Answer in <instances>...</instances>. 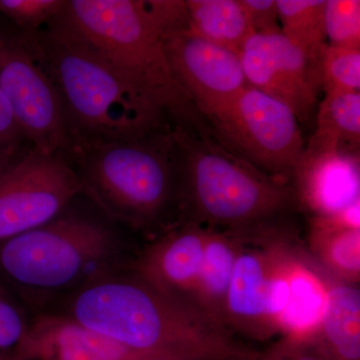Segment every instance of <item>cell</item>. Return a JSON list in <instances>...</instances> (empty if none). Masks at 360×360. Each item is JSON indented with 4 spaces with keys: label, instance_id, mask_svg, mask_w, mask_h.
<instances>
[{
    "label": "cell",
    "instance_id": "obj_27",
    "mask_svg": "<svg viewBox=\"0 0 360 360\" xmlns=\"http://www.w3.org/2000/svg\"><path fill=\"white\" fill-rule=\"evenodd\" d=\"M255 33L281 32L276 0H240Z\"/></svg>",
    "mask_w": 360,
    "mask_h": 360
},
{
    "label": "cell",
    "instance_id": "obj_13",
    "mask_svg": "<svg viewBox=\"0 0 360 360\" xmlns=\"http://www.w3.org/2000/svg\"><path fill=\"white\" fill-rule=\"evenodd\" d=\"M15 354L23 360H186L134 349L60 316L28 326Z\"/></svg>",
    "mask_w": 360,
    "mask_h": 360
},
{
    "label": "cell",
    "instance_id": "obj_7",
    "mask_svg": "<svg viewBox=\"0 0 360 360\" xmlns=\"http://www.w3.org/2000/svg\"><path fill=\"white\" fill-rule=\"evenodd\" d=\"M296 246L276 232L248 231L225 303L229 333L255 340L277 335L288 296V274Z\"/></svg>",
    "mask_w": 360,
    "mask_h": 360
},
{
    "label": "cell",
    "instance_id": "obj_21",
    "mask_svg": "<svg viewBox=\"0 0 360 360\" xmlns=\"http://www.w3.org/2000/svg\"><path fill=\"white\" fill-rule=\"evenodd\" d=\"M359 91L326 92L317 111L316 130L307 146L359 155Z\"/></svg>",
    "mask_w": 360,
    "mask_h": 360
},
{
    "label": "cell",
    "instance_id": "obj_10",
    "mask_svg": "<svg viewBox=\"0 0 360 360\" xmlns=\"http://www.w3.org/2000/svg\"><path fill=\"white\" fill-rule=\"evenodd\" d=\"M84 186L63 155L30 150L0 179V241L56 219Z\"/></svg>",
    "mask_w": 360,
    "mask_h": 360
},
{
    "label": "cell",
    "instance_id": "obj_11",
    "mask_svg": "<svg viewBox=\"0 0 360 360\" xmlns=\"http://www.w3.org/2000/svg\"><path fill=\"white\" fill-rule=\"evenodd\" d=\"M248 84L309 117L321 87V61L281 32L253 33L238 52Z\"/></svg>",
    "mask_w": 360,
    "mask_h": 360
},
{
    "label": "cell",
    "instance_id": "obj_28",
    "mask_svg": "<svg viewBox=\"0 0 360 360\" xmlns=\"http://www.w3.org/2000/svg\"><path fill=\"white\" fill-rule=\"evenodd\" d=\"M25 141L7 101L0 89V155L20 158L21 142Z\"/></svg>",
    "mask_w": 360,
    "mask_h": 360
},
{
    "label": "cell",
    "instance_id": "obj_20",
    "mask_svg": "<svg viewBox=\"0 0 360 360\" xmlns=\"http://www.w3.org/2000/svg\"><path fill=\"white\" fill-rule=\"evenodd\" d=\"M189 30L207 40L238 53L255 33L240 0H187Z\"/></svg>",
    "mask_w": 360,
    "mask_h": 360
},
{
    "label": "cell",
    "instance_id": "obj_17",
    "mask_svg": "<svg viewBox=\"0 0 360 360\" xmlns=\"http://www.w3.org/2000/svg\"><path fill=\"white\" fill-rule=\"evenodd\" d=\"M248 231L210 229L200 272L188 298V305L224 328L227 293Z\"/></svg>",
    "mask_w": 360,
    "mask_h": 360
},
{
    "label": "cell",
    "instance_id": "obj_24",
    "mask_svg": "<svg viewBox=\"0 0 360 360\" xmlns=\"http://www.w3.org/2000/svg\"><path fill=\"white\" fill-rule=\"evenodd\" d=\"M323 20L328 44L360 49L359 0H326Z\"/></svg>",
    "mask_w": 360,
    "mask_h": 360
},
{
    "label": "cell",
    "instance_id": "obj_9",
    "mask_svg": "<svg viewBox=\"0 0 360 360\" xmlns=\"http://www.w3.org/2000/svg\"><path fill=\"white\" fill-rule=\"evenodd\" d=\"M0 89L32 150L63 155L70 141L65 105L28 33L0 37Z\"/></svg>",
    "mask_w": 360,
    "mask_h": 360
},
{
    "label": "cell",
    "instance_id": "obj_25",
    "mask_svg": "<svg viewBox=\"0 0 360 360\" xmlns=\"http://www.w3.org/2000/svg\"><path fill=\"white\" fill-rule=\"evenodd\" d=\"M60 0H0V13L13 20L26 33L37 32L49 25L65 8Z\"/></svg>",
    "mask_w": 360,
    "mask_h": 360
},
{
    "label": "cell",
    "instance_id": "obj_26",
    "mask_svg": "<svg viewBox=\"0 0 360 360\" xmlns=\"http://www.w3.org/2000/svg\"><path fill=\"white\" fill-rule=\"evenodd\" d=\"M27 329L20 310L0 286V352L6 354H15Z\"/></svg>",
    "mask_w": 360,
    "mask_h": 360
},
{
    "label": "cell",
    "instance_id": "obj_1",
    "mask_svg": "<svg viewBox=\"0 0 360 360\" xmlns=\"http://www.w3.org/2000/svg\"><path fill=\"white\" fill-rule=\"evenodd\" d=\"M70 319L122 345L186 360H251L255 352L193 307L139 276H97L70 304Z\"/></svg>",
    "mask_w": 360,
    "mask_h": 360
},
{
    "label": "cell",
    "instance_id": "obj_3",
    "mask_svg": "<svg viewBox=\"0 0 360 360\" xmlns=\"http://www.w3.org/2000/svg\"><path fill=\"white\" fill-rule=\"evenodd\" d=\"M65 156L75 163L84 193L134 226L160 219L179 194L181 148L177 124L135 139L70 137Z\"/></svg>",
    "mask_w": 360,
    "mask_h": 360
},
{
    "label": "cell",
    "instance_id": "obj_16",
    "mask_svg": "<svg viewBox=\"0 0 360 360\" xmlns=\"http://www.w3.org/2000/svg\"><path fill=\"white\" fill-rule=\"evenodd\" d=\"M328 300L326 274L311 255L296 248L288 274V296L277 321V335L309 340L316 333Z\"/></svg>",
    "mask_w": 360,
    "mask_h": 360
},
{
    "label": "cell",
    "instance_id": "obj_32",
    "mask_svg": "<svg viewBox=\"0 0 360 360\" xmlns=\"http://www.w3.org/2000/svg\"><path fill=\"white\" fill-rule=\"evenodd\" d=\"M0 360H23L22 359H20L18 355H16L15 354H7L4 355V356H0Z\"/></svg>",
    "mask_w": 360,
    "mask_h": 360
},
{
    "label": "cell",
    "instance_id": "obj_15",
    "mask_svg": "<svg viewBox=\"0 0 360 360\" xmlns=\"http://www.w3.org/2000/svg\"><path fill=\"white\" fill-rule=\"evenodd\" d=\"M359 158L338 149L303 148L292 177L295 196L314 217L360 202Z\"/></svg>",
    "mask_w": 360,
    "mask_h": 360
},
{
    "label": "cell",
    "instance_id": "obj_23",
    "mask_svg": "<svg viewBox=\"0 0 360 360\" xmlns=\"http://www.w3.org/2000/svg\"><path fill=\"white\" fill-rule=\"evenodd\" d=\"M321 79L326 92L359 91L360 49L326 44L321 56Z\"/></svg>",
    "mask_w": 360,
    "mask_h": 360
},
{
    "label": "cell",
    "instance_id": "obj_22",
    "mask_svg": "<svg viewBox=\"0 0 360 360\" xmlns=\"http://www.w3.org/2000/svg\"><path fill=\"white\" fill-rule=\"evenodd\" d=\"M281 33L314 59L326 47V0H276Z\"/></svg>",
    "mask_w": 360,
    "mask_h": 360
},
{
    "label": "cell",
    "instance_id": "obj_4",
    "mask_svg": "<svg viewBox=\"0 0 360 360\" xmlns=\"http://www.w3.org/2000/svg\"><path fill=\"white\" fill-rule=\"evenodd\" d=\"M61 15L132 84L176 122L193 120V101L168 60V0H71Z\"/></svg>",
    "mask_w": 360,
    "mask_h": 360
},
{
    "label": "cell",
    "instance_id": "obj_33",
    "mask_svg": "<svg viewBox=\"0 0 360 360\" xmlns=\"http://www.w3.org/2000/svg\"><path fill=\"white\" fill-rule=\"evenodd\" d=\"M4 355H7V354H2V352H0V356H4Z\"/></svg>",
    "mask_w": 360,
    "mask_h": 360
},
{
    "label": "cell",
    "instance_id": "obj_14",
    "mask_svg": "<svg viewBox=\"0 0 360 360\" xmlns=\"http://www.w3.org/2000/svg\"><path fill=\"white\" fill-rule=\"evenodd\" d=\"M210 231V227L188 221L168 232L134 262V274L162 295L188 305Z\"/></svg>",
    "mask_w": 360,
    "mask_h": 360
},
{
    "label": "cell",
    "instance_id": "obj_31",
    "mask_svg": "<svg viewBox=\"0 0 360 360\" xmlns=\"http://www.w3.org/2000/svg\"><path fill=\"white\" fill-rule=\"evenodd\" d=\"M251 360H276L274 359V357L270 355L269 352H257V354H255V356L251 359Z\"/></svg>",
    "mask_w": 360,
    "mask_h": 360
},
{
    "label": "cell",
    "instance_id": "obj_5",
    "mask_svg": "<svg viewBox=\"0 0 360 360\" xmlns=\"http://www.w3.org/2000/svg\"><path fill=\"white\" fill-rule=\"evenodd\" d=\"M181 148L179 193L193 212V222L245 231L284 212L295 198L286 181L260 174L186 124L177 125Z\"/></svg>",
    "mask_w": 360,
    "mask_h": 360
},
{
    "label": "cell",
    "instance_id": "obj_19",
    "mask_svg": "<svg viewBox=\"0 0 360 360\" xmlns=\"http://www.w3.org/2000/svg\"><path fill=\"white\" fill-rule=\"evenodd\" d=\"M309 243L312 259L328 276L359 285L360 229L341 226L328 217H314Z\"/></svg>",
    "mask_w": 360,
    "mask_h": 360
},
{
    "label": "cell",
    "instance_id": "obj_8",
    "mask_svg": "<svg viewBox=\"0 0 360 360\" xmlns=\"http://www.w3.org/2000/svg\"><path fill=\"white\" fill-rule=\"evenodd\" d=\"M208 118L224 143L253 167L283 181L292 177L303 142L297 117L288 105L248 85Z\"/></svg>",
    "mask_w": 360,
    "mask_h": 360
},
{
    "label": "cell",
    "instance_id": "obj_2",
    "mask_svg": "<svg viewBox=\"0 0 360 360\" xmlns=\"http://www.w3.org/2000/svg\"><path fill=\"white\" fill-rule=\"evenodd\" d=\"M32 37L63 98L70 137L116 141L174 127L172 115L96 51L61 13Z\"/></svg>",
    "mask_w": 360,
    "mask_h": 360
},
{
    "label": "cell",
    "instance_id": "obj_18",
    "mask_svg": "<svg viewBox=\"0 0 360 360\" xmlns=\"http://www.w3.org/2000/svg\"><path fill=\"white\" fill-rule=\"evenodd\" d=\"M326 279L328 300L326 312L316 333L307 341L330 360H360L359 285L343 283L328 274Z\"/></svg>",
    "mask_w": 360,
    "mask_h": 360
},
{
    "label": "cell",
    "instance_id": "obj_29",
    "mask_svg": "<svg viewBox=\"0 0 360 360\" xmlns=\"http://www.w3.org/2000/svg\"><path fill=\"white\" fill-rule=\"evenodd\" d=\"M276 360H330L307 340L281 338L267 349Z\"/></svg>",
    "mask_w": 360,
    "mask_h": 360
},
{
    "label": "cell",
    "instance_id": "obj_30",
    "mask_svg": "<svg viewBox=\"0 0 360 360\" xmlns=\"http://www.w3.org/2000/svg\"><path fill=\"white\" fill-rule=\"evenodd\" d=\"M20 158H11L4 155H0V179H2L7 170L11 167V165L15 162Z\"/></svg>",
    "mask_w": 360,
    "mask_h": 360
},
{
    "label": "cell",
    "instance_id": "obj_6",
    "mask_svg": "<svg viewBox=\"0 0 360 360\" xmlns=\"http://www.w3.org/2000/svg\"><path fill=\"white\" fill-rule=\"evenodd\" d=\"M117 253L112 232L82 217H56L0 241V269L16 283L39 290L66 288L98 269Z\"/></svg>",
    "mask_w": 360,
    "mask_h": 360
},
{
    "label": "cell",
    "instance_id": "obj_12",
    "mask_svg": "<svg viewBox=\"0 0 360 360\" xmlns=\"http://www.w3.org/2000/svg\"><path fill=\"white\" fill-rule=\"evenodd\" d=\"M165 49L180 86L207 117L248 85L238 53L201 39L189 26L165 34Z\"/></svg>",
    "mask_w": 360,
    "mask_h": 360
}]
</instances>
